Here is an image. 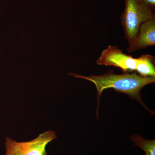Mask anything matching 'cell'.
I'll list each match as a JSON object with an SVG mask.
<instances>
[{"instance_id":"obj_4","label":"cell","mask_w":155,"mask_h":155,"mask_svg":"<svg viewBox=\"0 0 155 155\" xmlns=\"http://www.w3.org/2000/svg\"><path fill=\"white\" fill-rule=\"evenodd\" d=\"M57 137L54 131L48 130L29 141L18 142L7 137L5 143V155H48L47 146Z\"/></svg>"},{"instance_id":"obj_6","label":"cell","mask_w":155,"mask_h":155,"mask_svg":"<svg viewBox=\"0 0 155 155\" xmlns=\"http://www.w3.org/2000/svg\"><path fill=\"white\" fill-rule=\"evenodd\" d=\"M130 138L136 146L144 151L146 155H155V140L146 139L138 134L130 136Z\"/></svg>"},{"instance_id":"obj_2","label":"cell","mask_w":155,"mask_h":155,"mask_svg":"<svg viewBox=\"0 0 155 155\" xmlns=\"http://www.w3.org/2000/svg\"><path fill=\"white\" fill-rule=\"evenodd\" d=\"M155 58L151 55L134 58L123 53L118 46L109 45L102 51L96 63L99 66L119 67L124 72L135 71L142 76L155 77Z\"/></svg>"},{"instance_id":"obj_1","label":"cell","mask_w":155,"mask_h":155,"mask_svg":"<svg viewBox=\"0 0 155 155\" xmlns=\"http://www.w3.org/2000/svg\"><path fill=\"white\" fill-rule=\"evenodd\" d=\"M68 74L75 78L85 79L94 84L97 94V115L100 97L104 90L110 88L114 89L116 91L125 94L130 97L136 99L143 105H144L141 101L140 91L144 86L155 82V77H145L135 72H124L123 74L117 75L114 74L112 70H109L105 74L100 75H90L84 76L72 72H69Z\"/></svg>"},{"instance_id":"obj_7","label":"cell","mask_w":155,"mask_h":155,"mask_svg":"<svg viewBox=\"0 0 155 155\" xmlns=\"http://www.w3.org/2000/svg\"><path fill=\"white\" fill-rule=\"evenodd\" d=\"M149 5L151 6L152 7L155 8V0H144Z\"/></svg>"},{"instance_id":"obj_3","label":"cell","mask_w":155,"mask_h":155,"mask_svg":"<svg viewBox=\"0 0 155 155\" xmlns=\"http://www.w3.org/2000/svg\"><path fill=\"white\" fill-rule=\"evenodd\" d=\"M125 4L121 22L129 45L135 40L142 23L155 16V8L144 0H125Z\"/></svg>"},{"instance_id":"obj_5","label":"cell","mask_w":155,"mask_h":155,"mask_svg":"<svg viewBox=\"0 0 155 155\" xmlns=\"http://www.w3.org/2000/svg\"><path fill=\"white\" fill-rule=\"evenodd\" d=\"M155 45V16L142 23L134 41L128 45L127 52L132 53Z\"/></svg>"}]
</instances>
